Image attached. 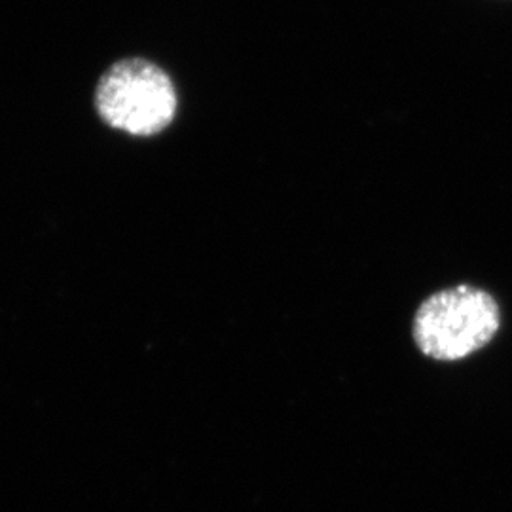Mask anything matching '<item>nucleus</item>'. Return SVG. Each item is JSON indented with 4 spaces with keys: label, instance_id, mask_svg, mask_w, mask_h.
<instances>
[{
    "label": "nucleus",
    "instance_id": "nucleus-1",
    "mask_svg": "<svg viewBox=\"0 0 512 512\" xmlns=\"http://www.w3.org/2000/svg\"><path fill=\"white\" fill-rule=\"evenodd\" d=\"M501 313L494 296L458 285L429 296L414 315L412 334L421 353L435 361H461L494 340Z\"/></svg>",
    "mask_w": 512,
    "mask_h": 512
},
{
    "label": "nucleus",
    "instance_id": "nucleus-2",
    "mask_svg": "<svg viewBox=\"0 0 512 512\" xmlns=\"http://www.w3.org/2000/svg\"><path fill=\"white\" fill-rule=\"evenodd\" d=\"M177 105L169 74L141 57L114 63L95 90V109L103 122L135 137H150L169 128Z\"/></svg>",
    "mask_w": 512,
    "mask_h": 512
}]
</instances>
